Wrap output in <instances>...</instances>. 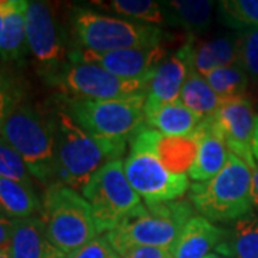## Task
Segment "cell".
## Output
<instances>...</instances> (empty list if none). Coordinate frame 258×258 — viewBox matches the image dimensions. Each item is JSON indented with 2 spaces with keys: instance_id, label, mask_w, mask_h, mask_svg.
Returning <instances> with one entry per match:
<instances>
[{
  "instance_id": "484cf974",
  "label": "cell",
  "mask_w": 258,
  "mask_h": 258,
  "mask_svg": "<svg viewBox=\"0 0 258 258\" xmlns=\"http://www.w3.org/2000/svg\"><path fill=\"white\" fill-rule=\"evenodd\" d=\"M221 101V98L212 91L207 79L191 69L182 85L179 102L198 116L210 118L218 111Z\"/></svg>"
},
{
  "instance_id": "d590c367",
  "label": "cell",
  "mask_w": 258,
  "mask_h": 258,
  "mask_svg": "<svg viewBox=\"0 0 258 258\" xmlns=\"http://www.w3.org/2000/svg\"><path fill=\"white\" fill-rule=\"evenodd\" d=\"M8 8H9V0H0V33H2V29L5 26Z\"/></svg>"
},
{
  "instance_id": "7c38bea8",
  "label": "cell",
  "mask_w": 258,
  "mask_h": 258,
  "mask_svg": "<svg viewBox=\"0 0 258 258\" xmlns=\"http://www.w3.org/2000/svg\"><path fill=\"white\" fill-rule=\"evenodd\" d=\"M208 119L230 154L241 158L252 169L255 166L254 134L257 113L248 98L222 99L218 111Z\"/></svg>"
},
{
  "instance_id": "6da1fadb",
  "label": "cell",
  "mask_w": 258,
  "mask_h": 258,
  "mask_svg": "<svg viewBox=\"0 0 258 258\" xmlns=\"http://www.w3.org/2000/svg\"><path fill=\"white\" fill-rule=\"evenodd\" d=\"M53 132L56 152V182L81 191L102 166L122 159L128 141L101 138L78 125L63 105L53 96L46 111Z\"/></svg>"
},
{
  "instance_id": "4dcf8cb0",
  "label": "cell",
  "mask_w": 258,
  "mask_h": 258,
  "mask_svg": "<svg viewBox=\"0 0 258 258\" xmlns=\"http://www.w3.org/2000/svg\"><path fill=\"white\" fill-rule=\"evenodd\" d=\"M238 63L249 81L258 83V28L238 32Z\"/></svg>"
},
{
  "instance_id": "e575fe53",
  "label": "cell",
  "mask_w": 258,
  "mask_h": 258,
  "mask_svg": "<svg viewBox=\"0 0 258 258\" xmlns=\"http://www.w3.org/2000/svg\"><path fill=\"white\" fill-rule=\"evenodd\" d=\"M251 195H252V205H254V211L258 212V161H255V166L252 168Z\"/></svg>"
},
{
  "instance_id": "d6986e66",
  "label": "cell",
  "mask_w": 258,
  "mask_h": 258,
  "mask_svg": "<svg viewBox=\"0 0 258 258\" xmlns=\"http://www.w3.org/2000/svg\"><path fill=\"white\" fill-rule=\"evenodd\" d=\"M225 235L224 227H218L201 215H194L185 224L178 240L171 248L172 258H205L215 251Z\"/></svg>"
},
{
  "instance_id": "f35d334b",
  "label": "cell",
  "mask_w": 258,
  "mask_h": 258,
  "mask_svg": "<svg viewBox=\"0 0 258 258\" xmlns=\"http://www.w3.org/2000/svg\"><path fill=\"white\" fill-rule=\"evenodd\" d=\"M205 258H230V257H225V255H221V254H217V252H211L208 257Z\"/></svg>"
},
{
  "instance_id": "5b68a950",
  "label": "cell",
  "mask_w": 258,
  "mask_h": 258,
  "mask_svg": "<svg viewBox=\"0 0 258 258\" xmlns=\"http://www.w3.org/2000/svg\"><path fill=\"white\" fill-rule=\"evenodd\" d=\"M49 240L64 255L95 240L99 232L83 195L63 184H50L42 197V212Z\"/></svg>"
},
{
  "instance_id": "9c48e42d",
  "label": "cell",
  "mask_w": 258,
  "mask_h": 258,
  "mask_svg": "<svg viewBox=\"0 0 258 258\" xmlns=\"http://www.w3.org/2000/svg\"><path fill=\"white\" fill-rule=\"evenodd\" d=\"M82 195L92 208L99 235L113 230L142 203V198L125 175L123 159H116L102 166L85 185Z\"/></svg>"
},
{
  "instance_id": "603a6c76",
  "label": "cell",
  "mask_w": 258,
  "mask_h": 258,
  "mask_svg": "<svg viewBox=\"0 0 258 258\" xmlns=\"http://www.w3.org/2000/svg\"><path fill=\"white\" fill-rule=\"evenodd\" d=\"M0 207L10 220H25L40 215L42 200L37 198L33 186L0 178Z\"/></svg>"
},
{
  "instance_id": "8d00e7d4",
  "label": "cell",
  "mask_w": 258,
  "mask_h": 258,
  "mask_svg": "<svg viewBox=\"0 0 258 258\" xmlns=\"http://www.w3.org/2000/svg\"><path fill=\"white\" fill-rule=\"evenodd\" d=\"M254 157L255 161H258V113L255 119V134H254Z\"/></svg>"
},
{
  "instance_id": "3957f363",
  "label": "cell",
  "mask_w": 258,
  "mask_h": 258,
  "mask_svg": "<svg viewBox=\"0 0 258 258\" xmlns=\"http://www.w3.org/2000/svg\"><path fill=\"white\" fill-rule=\"evenodd\" d=\"M71 29L75 49L96 53L162 46L171 35L162 28L115 18L89 8H74Z\"/></svg>"
},
{
  "instance_id": "52a82bcc",
  "label": "cell",
  "mask_w": 258,
  "mask_h": 258,
  "mask_svg": "<svg viewBox=\"0 0 258 258\" xmlns=\"http://www.w3.org/2000/svg\"><path fill=\"white\" fill-rule=\"evenodd\" d=\"M55 98L78 125L101 138L129 141L142 125H145L147 95L115 101L81 99L62 93L55 95Z\"/></svg>"
},
{
  "instance_id": "836d02e7",
  "label": "cell",
  "mask_w": 258,
  "mask_h": 258,
  "mask_svg": "<svg viewBox=\"0 0 258 258\" xmlns=\"http://www.w3.org/2000/svg\"><path fill=\"white\" fill-rule=\"evenodd\" d=\"M13 234V220L0 217V249L9 248Z\"/></svg>"
},
{
  "instance_id": "2e32d148",
  "label": "cell",
  "mask_w": 258,
  "mask_h": 258,
  "mask_svg": "<svg viewBox=\"0 0 258 258\" xmlns=\"http://www.w3.org/2000/svg\"><path fill=\"white\" fill-rule=\"evenodd\" d=\"M185 45L188 46L191 69L204 78L218 68L238 63V33L222 35L205 42L189 35Z\"/></svg>"
},
{
  "instance_id": "d4e9b609",
  "label": "cell",
  "mask_w": 258,
  "mask_h": 258,
  "mask_svg": "<svg viewBox=\"0 0 258 258\" xmlns=\"http://www.w3.org/2000/svg\"><path fill=\"white\" fill-rule=\"evenodd\" d=\"M108 9L119 18L151 26H174V20L164 2L154 0H112Z\"/></svg>"
},
{
  "instance_id": "ab89813d",
  "label": "cell",
  "mask_w": 258,
  "mask_h": 258,
  "mask_svg": "<svg viewBox=\"0 0 258 258\" xmlns=\"http://www.w3.org/2000/svg\"><path fill=\"white\" fill-rule=\"evenodd\" d=\"M0 217H6V214H5V211H3V208L0 207ZM8 218V217H6Z\"/></svg>"
},
{
  "instance_id": "83f0119b",
  "label": "cell",
  "mask_w": 258,
  "mask_h": 258,
  "mask_svg": "<svg viewBox=\"0 0 258 258\" xmlns=\"http://www.w3.org/2000/svg\"><path fill=\"white\" fill-rule=\"evenodd\" d=\"M218 13L227 26L238 32L258 28V0H224L218 3Z\"/></svg>"
},
{
  "instance_id": "44dd1931",
  "label": "cell",
  "mask_w": 258,
  "mask_h": 258,
  "mask_svg": "<svg viewBox=\"0 0 258 258\" xmlns=\"http://www.w3.org/2000/svg\"><path fill=\"white\" fill-rule=\"evenodd\" d=\"M26 8V0H9L5 26L0 33V59L3 63L22 64L28 56Z\"/></svg>"
},
{
  "instance_id": "74e56055",
  "label": "cell",
  "mask_w": 258,
  "mask_h": 258,
  "mask_svg": "<svg viewBox=\"0 0 258 258\" xmlns=\"http://www.w3.org/2000/svg\"><path fill=\"white\" fill-rule=\"evenodd\" d=\"M0 258H12V255H10L9 248L0 249Z\"/></svg>"
},
{
  "instance_id": "8fae6325",
  "label": "cell",
  "mask_w": 258,
  "mask_h": 258,
  "mask_svg": "<svg viewBox=\"0 0 258 258\" xmlns=\"http://www.w3.org/2000/svg\"><path fill=\"white\" fill-rule=\"evenodd\" d=\"M26 35L29 53L39 63L40 75L45 78L56 72L68 62L66 33L46 2L32 0L26 8Z\"/></svg>"
},
{
  "instance_id": "5bb4252c",
  "label": "cell",
  "mask_w": 258,
  "mask_h": 258,
  "mask_svg": "<svg viewBox=\"0 0 258 258\" xmlns=\"http://www.w3.org/2000/svg\"><path fill=\"white\" fill-rule=\"evenodd\" d=\"M132 137L144 142L169 172L188 175L198 151L194 137H166L147 125H142Z\"/></svg>"
},
{
  "instance_id": "ac0fdd59",
  "label": "cell",
  "mask_w": 258,
  "mask_h": 258,
  "mask_svg": "<svg viewBox=\"0 0 258 258\" xmlns=\"http://www.w3.org/2000/svg\"><path fill=\"white\" fill-rule=\"evenodd\" d=\"M9 251L12 258H64L49 240L42 218L30 217L25 220H13V234Z\"/></svg>"
},
{
  "instance_id": "f1b7e54d",
  "label": "cell",
  "mask_w": 258,
  "mask_h": 258,
  "mask_svg": "<svg viewBox=\"0 0 258 258\" xmlns=\"http://www.w3.org/2000/svg\"><path fill=\"white\" fill-rule=\"evenodd\" d=\"M25 88L8 63H0V128L12 112L23 103Z\"/></svg>"
},
{
  "instance_id": "8992f818",
  "label": "cell",
  "mask_w": 258,
  "mask_h": 258,
  "mask_svg": "<svg viewBox=\"0 0 258 258\" xmlns=\"http://www.w3.org/2000/svg\"><path fill=\"white\" fill-rule=\"evenodd\" d=\"M0 137L18 151L36 181L45 188L55 184V139L45 113L23 102L5 120Z\"/></svg>"
},
{
  "instance_id": "277c9868",
  "label": "cell",
  "mask_w": 258,
  "mask_h": 258,
  "mask_svg": "<svg viewBox=\"0 0 258 258\" xmlns=\"http://www.w3.org/2000/svg\"><path fill=\"white\" fill-rule=\"evenodd\" d=\"M252 169L234 154L217 175L189 186V203L211 222L231 224L254 211L251 195Z\"/></svg>"
},
{
  "instance_id": "e0dca14e",
  "label": "cell",
  "mask_w": 258,
  "mask_h": 258,
  "mask_svg": "<svg viewBox=\"0 0 258 258\" xmlns=\"http://www.w3.org/2000/svg\"><path fill=\"white\" fill-rule=\"evenodd\" d=\"M194 138L198 142V151L188 172V178L195 182H205L214 178L225 166L230 151L217 131L212 128L208 118H204Z\"/></svg>"
},
{
  "instance_id": "f546056e",
  "label": "cell",
  "mask_w": 258,
  "mask_h": 258,
  "mask_svg": "<svg viewBox=\"0 0 258 258\" xmlns=\"http://www.w3.org/2000/svg\"><path fill=\"white\" fill-rule=\"evenodd\" d=\"M0 178L18 181L29 186H33V176L30 175L25 161L18 151L0 137Z\"/></svg>"
},
{
  "instance_id": "1f68e13d",
  "label": "cell",
  "mask_w": 258,
  "mask_h": 258,
  "mask_svg": "<svg viewBox=\"0 0 258 258\" xmlns=\"http://www.w3.org/2000/svg\"><path fill=\"white\" fill-rule=\"evenodd\" d=\"M64 258H120L119 254L112 248L105 235H98L79 249L68 254Z\"/></svg>"
},
{
  "instance_id": "ba28073f",
  "label": "cell",
  "mask_w": 258,
  "mask_h": 258,
  "mask_svg": "<svg viewBox=\"0 0 258 258\" xmlns=\"http://www.w3.org/2000/svg\"><path fill=\"white\" fill-rule=\"evenodd\" d=\"M45 82L68 96L92 101H115L147 95L149 81L125 79L96 64L68 60L56 72L45 76Z\"/></svg>"
},
{
  "instance_id": "9a60e30c",
  "label": "cell",
  "mask_w": 258,
  "mask_h": 258,
  "mask_svg": "<svg viewBox=\"0 0 258 258\" xmlns=\"http://www.w3.org/2000/svg\"><path fill=\"white\" fill-rule=\"evenodd\" d=\"M191 72L188 46L182 45L174 55L158 66L148 83L147 103H171L179 101L185 79Z\"/></svg>"
},
{
  "instance_id": "ffe728a7",
  "label": "cell",
  "mask_w": 258,
  "mask_h": 258,
  "mask_svg": "<svg viewBox=\"0 0 258 258\" xmlns=\"http://www.w3.org/2000/svg\"><path fill=\"white\" fill-rule=\"evenodd\" d=\"M204 118L189 111L179 101L171 103H147L145 125L166 137H194Z\"/></svg>"
},
{
  "instance_id": "7a4b0ae2",
  "label": "cell",
  "mask_w": 258,
  "mask_h": 258,
  "mask_svg": "<svg viewBox=\"0 0 258 258\" xmlns=\"http://www.w3.org/2000/svg\"><path fill=\"white\" fill-rule=\"evenodd\" d=\"M194 215V207L188 201L176 200L159 204L142 201L105 237L119 255L135 247L171 249Z\"/></svg>"
},
{
  "instance_id": "7402d4cb",
  "label": "cell",
  "mask_w": 258,
  "mask_h": 258,
  "mask_svg": "<svg viewBox=\"0 0 258 258\" xmlns=\"http://www.w3.org/2000/svg\"><path fill=\"white\" fill-rule=\"evenodd\" d=\"M225 235L215 252L230 258H258V212L252 211L224 227Z\"/></svg>"
},
{
  "instance_id": "cb8c5ba5",
  "label": "cell",
  "mask_w": 258,
  "mask_h": 258,
  "mask_svg": "<svg viewBox=\"0 0 258 258\" xmlns=\"http://www.w3.org/2000/svg\"><path fill=\"white\" fill-rule=\"evenodd\" d=\"M169 10L174 26L184 28L191 36L205 35L212 22L214 2L208 0H168L164 2Z\"/></svg>"
},
{
  "instance_id": "30bf717a",
  "label": "cell",
  "mask_w": 258,
  "mask_h": 258,
  "mask_svg": "<svg viewBox=\"0 0 258 258\" xmlns=\"http://www.w3.org/2000/svg\"><path fill=\"white\" fill-rule=\"evenodd\" d=\"M123 171L129 184L144 203L159 204L181 200L189 191L188 175L169 172L157 155L138 138L128 141V155L123 159Z\"/></svg>"
},
{
  "instance_id": "4fadbf2b",
  "label": "cell",
  "mask_w": 258,
  "mask_h": 258,
  "mask_svg": "<svg viewBox=\"0 0 258 258\" xmlns=\"http://www.w3.org/2000/svg\"><path fill=\"white\" fill-rule=\"evenodd\" d=\"M168 57L164 46L144 49H123L115 52L96 53L82 49H69V62H83L99 66L102 69L125 79L151 81L158 66Z\"/></svg>"
},
{
  "instance_id": "4316f807",
  "label": "cell",
  "mask_w": 258,
  "mask_h": 258,
  "mask_svg": "<svg viewBox=\"0 0 258 258\" xmlns=\"http://www.w3.org/2000/svg\"><path fill=\"white\" fill-rule=\"evenodd\" d=\"M205 79L221 99L247 98L249 78L240 63L218 68Z\"/></svg>"
},
{
  "instance_id": "d6a6232c",
  "label": "cell",
  "mask_w": 258,
  "mask_h": 258,
  "mask_svg": "<svg viewBox=\"0 0 258 258\" xmlns=\"http://www.w3.org/2000/svg\"><path fill=\"white\" fill-rule=\"evenodd\" d=\"M120 258H172V251L158 247H135L120 254Z\"/></svg>"
}]
</instances>
